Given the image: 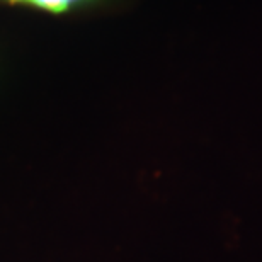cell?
Masks as SVG:
<instances>
[{
  "mask_svg": "<svg viewBox=\"0 0 262 262\" xmlns=\"http://www.w3.org/2000/svg\"><path fill=\"white\" fill-rule=\"evenodd\" d=\"M24 2L50 10V12H63V10L70 9L72 5L82 2V0H24Z\"/></svg>",
  "mask_w": 262,
  "mask_h": 262,
  "instance_id": "6da1fadb",
  "label": "cell"
},
{
  "mask_svg": "<svg viewBox=\"0 0 262 262\" xmlns=\"http://www.w3.org/2000/svg\"><path fill=\"white\" fill-rule=\"evenodd\" d=\"M10 2H24V0H10Z\"/></svg>",
  "mask_w": 262,
  "mask_h": 262,
  "instance_id": "7a4b0ae2",
  "label": "cell"
}]
</instances>
